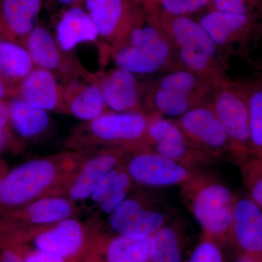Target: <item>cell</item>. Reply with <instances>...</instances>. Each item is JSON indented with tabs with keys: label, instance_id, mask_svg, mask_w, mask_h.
Masks as SVG:
<instances>
[{
	"label": "cell",
	"instance_id": "cell-1",
	"mask_svg": "<svg viewBox=\"0 0 262 262\" xmlns=\"http://www.w3.org/2000/svg\"><path fill=\"white\" fill-rule=\"evenodd\" d=\"M142 7L146 21L166 36L183 68L214 84L228 80L220 58L222 51L198 20L169 14L149 3Z\"/></svg>",
	"mask_w": 262,
	"mask_h": 262
},
{
	"label": "cell",
	"instance_id": "cell-2",
	"mask_svg": "<svg viewBox=\"0 0 262 262\" xmlns=\"http://www.w3.org/2000/svg\"><path fill=\"white\" fill-rule=\"evenodd\" d=\"M83 158L64 152L29 160L10 172L0 185V201L7 206L27 204L67 192Z\"/></svg>",
	"mask_w": 262,
	"mask_h": 262
},
{
	"label": "cell",
	"instance_id": "cell-3",
	"mask_svg": "<svg viewBox=\"0 0 262 262\" xmlns=\"http://www.w3.org/2000/svg\"><path fill=\"white\" fill-rule=\"evenodd\" d=\"M179 198L201 226L203 234L229 245L236 194L215 174L199 170L179 186Z\"/></svg>",
	"mask_w": 262,
	"mask_h": 262
},
{
	"label": "cell",
	"instance_id": "cell-4",
	"mask_svg": "<svg viewBox=\"0 0 262 262\" xmlns=\"http://www.w3.org/2000/svg\"><path fill=\"white\" fill-rule=\"evenodd\" d=\"M215 84L186 69L163 76L149 98L151 116L176 120L189 110L211 101Z\"/></svg>",
	"mask_w": 262,
	"mask_h": 262
},
{
	"label": "cell",
	"instance_id": "cell-5",
	"mask_svg": "<svg viewBox=\"0 0 262 262\" xmlns=\"http://www.w3.org/2000/svg\"><path fill=\"white\" fill-rule=\"evenodd\" d=\"M151 117L146 112L108 111L81 125L70 141L74 148L103 145L107 149H138Z\"/></svg>",
	"mask_w": 262,
	"mask_h": 262
},
{
	"label": "cell",
	"instance_id": "cell-6",
	"mask_svg": "<svg viewBox=\"0 0 262 262\" xmlns=\"http://www.w3.org/2000/svg\"><path fill=\"white\" fill-rule=\"evenodd\" d=\"M211 103L228 136L230 161L239 167L253 157L247 82L227 80L215 84Z\"/></svg>",
	"mask_w": 262,
	"mask_h": 262
},
{
	"label": "cell",
	"instance_id": "cell-7",
	"mask_svg": "<svg viewBox=\"0 0 262 262\" xmlns=\"http://www.w3.org/2000/svg\"><path fill=\"white\" fill-rule=\"evenodd\" d=\"M146 24L134 29L110 51L117 68L135 75H151L171 61L174 53L171 43L160 29Z\"/></svg>",
	"mask_w": 262,
	"mask_h": 262
},
{
	"label": "cell",
	"instance_id": "cell-8",
	"mask_svg": "<svg viewBox=\"0 0 262 262\" xmlns=\"http://www.w3.org/2000/svg\"><path fill=\"white\" fill-rule=\"evenodd\" d=\"M138 149H149L194 170H206L216 163L196 149L172 119L152 116Z\"/></svg>",
	"mask_w": 262,
	"mask_h": 262
},
{
	"label": "cell",
	"instance_id": "cell-9",
	"mask_svg": "<svg viewBox=\"0 0 262 262\" xmlns=\"http://www.w3.org/2000/svg\"><path fill=\"white\" fill-rule=\"evenodd\" d=\"M84 4L110 51L146 21L143 7L133 0H84Z\"/></svg>",
	"mask_w": 262,
	"mask_h": 262
},
{
	"label": "cell",
	"instance_id": "cell-10",
	"mask_svg": "<svg viewBox=\"0 0 262 262\" xmlns=\"http://www.w3.org/2000/svg\"><path fill=\"white\" fill-rule=\"evenodd\" d=\"M174 121L196 149L215 162L230 161L228 136L211 101L189 110Z\"/></svg>",
	"mask_w": 262,
	"mask_h": 262
},
{
	"label": "cell",
	"instance_id": "cell-11",
	"mask_svg": "<svg viewBox=\"0 0 262 262\" xmlns=\"http://www.w3.org/2000/svg\"><path fill=\"white\" fill-rule=\"evenodd\" d=\"M123 163L134 182L146 187L180 186L199 171L149 149L130 150Z\"/></svg>",
	"mask_w": 262,
	"mask_h": 262
},
{
	"label": "cell",
	"instance_id": "cell-12",
	"mask_svg": "<svg viewBox=\"0 0 262 262\" xmlns=\"http://www.w3.org/2000/svg\"><path fill=\"white\" fill-rule=\"evenodd\" d=\"M173 215L165 206L127 198L110 213L108 225L115 234L131 238L151 237Z\"/></svg>",
	"mask_w": 262,
	"mask_h": 262
},
{
	"label": "cell",
	"instance_id": "cell-13",
	"mask_svg": "<svg viewBox=\"0 0 262 262\" xmlns=\"http://www.w3.org/2000/svg\"><path fill=\"white\" fill-rule=\"evenodd\" d=\"M34 250L75 261L85 246L87 234L75 218H67L34 232Z\"/></svg>",
	"mask_w": 262,
	"mask_h": 262
},
{
	"label": "cell",
	"instance_id": "cell-14",
	"mask_svg": "<svg viewBox=\"0 0 262 262\" xmlns=\"http://www.w3.org/2000/svg\"><path fill=\"white\" fill-rule=\"evenodd\" d=\"M258 15L230 14L208 10L196 20L222 51L242 46L249 40L258 29Z\"/></svg>",
	"mask_w": 262,
	"mask_h": 262
},
{
	"label": "cell",
	"instance_id": "cell-15",
	"mask_svg": "<svg viewBox=\"0 0 262 262\" xmlns=\"http://www.w3.org/2000/svg\"><path fill=\"white\" fill-rule=\"evenodd\" d=\"M130 150L125 147L104 149L83 159L67 188L68 198L75 203L90 198L100 181L122 163Z\"/></svg>",
	"mask_w": 262,
	"mask_h": 262
},
{
	"label": "cell",
	"instance_id": "cell-16",
	"mask_svg": "<svg viewBox=\"0 0 262 262\" xmlns=\"http://www.w3.org/2000/svg\"><path fill=\"white\" fill-rule=\"evenodd\" d=\"M229 245L237 253H262V209L247 195H237Z\"/></svg>",
	"mask_w": 262,
	"mask_h": 262
},
{
	"label": "cell",
	"instance_id": "cell-17",
	"mask_svg": "<svg viewBox=\"0 0 262 262\" xmlns=\"http://www.w3.org/2000/svg\"><path fill=\"white\" fill-rule=\"evenodd\" d=\"M22 46L28 52L34 67L55 73H61L67 80L73 78L78 69L65 56L64 52L48 29L37 25L25 37Z\"/></svg>",
	"mask_w": 262,
	"mask_h": 262
},
{
	"label": "cell",
	"instance_id": "cell-18",
	"mask_svg": "<svg viewBox=\"0 0 262 262\" xmlns=\"http://www.w3.org/2000/svg\"><path fill=\"white\" fill-rule=\"evenodd\" d=\"M91 80L101 89L105 101L112 111L146 112L141 106L140 88L134 74L116 67Z\"/></svg>",
	"mask_w": 262,
	"mask_h": 262
},
{
	"label": "cell",
	"instance_id": "cell-19",
	"mask_svg": "<svg viewBox=\"0 0 262 262\" xmlns=\"http://www.w3.org/2000/svg\"><path fill=\"white\" fill-rule=\"evenodd\" d=\"M14 96L47 112H65L61 87L55 74L48 70L34 67L19 84Z\"/></svg>",
	"mask_w": 262,
	"mask_h": 262
},
{
	"label": "cell",
	"instance_id": "cell-20",
	"mask_svg": "<svg viewBox=\"0 0 262 262\" xmlns=\"http://www.w3.org/2000/svg\"><path fill=\"white\" fill-rule=\"evenodd\" d=\"M61 90L65 112L76 118L91 121L110 110L101 89L92 80L82 82L74 77L66 81Z\"/></svg>",
	"mask_w": 262,
	"mask_h": 262
},
{
	"label": "cell",
	"instance_id": "cell-21",
	"mask_svg": "<svg viewBox=\"0 0 262 262\" xmlns=\"http://www.w3.org/2000/svg\"><path fill=\"white\" fill-rule=\"evenodd\" d=\"M42 0H0V36L21 45L36 27Z\"/></svg>",
	"mask_w": 262,
	"mask_h": 262
},
{
	"label": "cell",
	"instance_id": "cell-22",
	"mask_svg": "<svg viewBox=\"0 0 262 262\" xmlns=\"http://www.w3.org/2000/svg\"><path fill=\"white\" fill-rule=\"evenodd\" d=\"M98 38L96 25L81 6L67 8L58 18L56 40L64 53H70L81 43L96 42Z\"/></svg>",
	"mask_w": 262,
	"mask_h": 262
},
{
	"label": "cell",
	"instance_id": "cell-23",
	"mask_svg": "<svg viewBox=\"0 0 262 262\" xmlns=\"http://www.w3.org/2000/svg\"><path fill=\"white\" fill-rule=\"evenodd\" d=\"M186 244L184 222L173 216L151 236L149 262H184Z\"/></svg>",
	"mask_w": 262,
	"mask_h": 262
},
{
	"label": "cell",
	"instance_id": "cell-24",
	"mask_svg": "<svg viewBox=\"0 0 262 262\" xmlns=\"http://www.w3.org/2000/svg\"><path fill=\"white\" fill-rule=\"evenodd\" d=\"M151 241L115 234L99 243V258L88 262H149Z\"/></svg>",
	"mask_w": 262,
	"mask_h": 262
},
{
	"label": "cell",
	"instance_id": "cell-25",
	"mask_svg": "<svg viewBox=\"0 0 262 262\" xmlns=\"http://www.w3.org/2000/svg\"><path fill=\"white\" fill-rule=\"evenodd\" d=\"M134 184L122 161L100 181L90 198L103 213L110 214L126 199Z\"/></svg>",
	"mask_w": 262,
	"mask_h": 262
},
{
	"label": "cell",
	"instance_id": "cell-26",
	"mask_svg": "<svg viewBox=\"0 0 262 262\" xmlns=\"http://www.w3.org/2000/svg\"><path fill=\"white\" fill-rule=\"evenodd\" d=\"M34 68L32 58L22 45L0 36V77L9 88L12 96Z\"/></svg>",
	"mask_w": 262,
	"mask_h": 262
},
{
	"label": "cell",
	"instance_id": "cell-27",
	"mask_svg": "<svg viewBox=\"0 0 262 262\" xmlns=\"http://www.w3.org/2000/svg\"><path fill=\"white\" fill-rule=\"evenodd\" d=\"M8 99L9 121L19 136L32 139L47 130L50 125L47 111L34 107L18 96H10Z\"/></svg>",
	"mask_w": 262,
	"mask_h": 262
},
{
	"label": "cell",
	"instance_id": "cell-28",
	"mask_svg": "<svg viewBox=\"0 0 262 262\" xmlns=\"http://www.w3.org/2000/svg\"><path fill=\"white\" fill-rule=\"evenodd\" d=\"M247 86L251 155L262 158V78Z\"/></svg>",
	"mask_w": 262,
	"mask_h": 262
},
{
	"label": "cell",
	"instance_id": "cell-29",
	"mask_svg": "<svg viewBox=\"0 0 262 262\" xmlns=\"http://www.w3.org/2000/svg\"><path fill=\"white\" fill-rule=\"evenodd\" d=\"M239 168L246 195L262 209V158L252 157Z\"/></svg>",
	"mask_w": 262,
	"mask_h": 262
},
{
	"label": "cell",
	"instance_id": "cell-30",
	"mask_svg": "<svg viewBox=\"0 0 262 262\" xmlns=\"http://www.w3.org/2000/svg\"><path fill=\"white\" fill-rule=\"evenodd\" d=\"M206 9L230 14L260 16L262 0H207Z\"/></svg>",
	"mask_w": 262,
	"mask_h": 262
},
{
	"label": "cell",
	"instance_id": "cell-31",
	"mask_svg": "<svg viewBox=\"0 0 262 262\" xmlns=\"http://www.w3.org/2000/svg\"><path fill=\"white\" fill-rule=\"evenodd\" d=\"M169 14L190 16L206 9L207 0H145Z\"/></svg>",
	"mask_w": 262,
	"mask_h": 262
},
{
	"label": "cell",
	"instance_id": "cell-32",
	"mask_svg": "<svg viewBox=\"0 0 262 262\" xmlns=\"http://www.w3.org/2000/svg\"><path fill=\"white\" fill-rule=\"evenodd\" d=\"M222 246L218 241L203 234L187 262H226Z\"/></svg>",
	"mask_w": 262,
	"mask_h": 262
},
{
	"label": "cell",
	"instance_id": "cell-33",
	"mask_svg": "<svg viewBox=\"0 0 262 262\" xmlns=\"http://www.w3.org/2000/svg\"><path fill=\"white\" fill-rule=\"evenodd\" d=\"M24 262H72L66 260L64 258L58 257V256H53V255L48 254V253L41 252V251H32L27 255L24 258Z\"/></svg>",
	"mask_w": 262,
	"mask_h": 262
},
{
	"label": "cell",
	"instance_id": "cell-34",
	"mask_svg": "<svg viewBox=\"0 0 262 262\" xmlns=\"http://www.w3.org/2000/svg\"><path fill=\"white\" fill-rule=\"evenodd\" d=\"M236 262H262V253H237Z\"/></svg>",
	"mask_w": 262,
	"mask_h": 262
},
{
	"label": "cell",
	"instance_id": "cell-35",
	"mask_svg": "<svg viewBox=\"0 0 262 262\" xmlns=\"http://www.w3.org/2000/svg\"><path fill=\"white\" fill-rule=\"evenodd\" d=\"M1 262H24V259L17 251L8 249L3 253Z\"/></svg>",
	"mask_w": 262,
	"mask_h": 262
},
{
	"label": "cell",
	"instance_id": "cell-36",
	"mask_svg": "<svg viewBox=\"0 0 262 262\" xmlns=\"http://www.w3.org/2000/svg\"><path fill=\"white\" fill-rule=\"evenodd\" d=\"M9 121L8 105L5 100H0V128L6 127Z\"/></svg>",
	"mask_w": 262,
	"mask_h": 262
},
{
	"label": "cell",
	"instance_id": "cell-37",
	"mask_svg": "<svg viewBox=\"0 0 262 262\" xmlns=\"http://www.w3.org/2000/svg\"><path fill=\"white\" fill-rule=\"evenodd\" d=\"M12 96L9 88L5 83V81L0 77V100H5Z\"/></svg>",
	"mask_w": 262,
	"mask_h": 262
},
{
	"label": "cell",
	"instance_id": "cell-38",
	"mask_svg": "<svg viewBox=\"0 0 262 262\" xmlns=\"http://www.w3.org/2000/svg\"><path fill=\"white\" fill-rule=\"evenodd\" d=\"M8 139H9V135L6 127L0 128V151L6 146Z\"/></svg>",
	"mask_w": 262,
	"mask_h": 262
},
{
	"label": "cell",
	"instance_id": "cell-39",
	"mask_svg": "<svg viewBox=\"0 0 262 262\" xmlns=\"http://www.w3.org/2000/svg\"><path fill=\"white\" fill-rule=\"evenodd\" d=\"M60 4L71 8V7L81 6L84 4V0H56Z\"/></svg>",
	"mask_w": 262,
	"mask_h": 262
},
{
	"label": "cell",
	"instance_id": "cell-40",
	"mask_svg": "<svg viewBox=\"0 0 262 262\" xmlns=\"http://www.w3.org/2000/svg\"><path fill=\"white\" fill-rule=\"evenodd\" d=\"M133 1H134V3H136V4L141 5V6L142 7L143 5H144V2H145V0H133Z\"/></svg>",
	"mask_w": 262,
	"mask_h": 262
},
{
	"label": "cell",
	"instance_id": "cell-41",
	"mask_svg": "<svg viewBox=\"0 0 262 262\" xmlns=\"http://www.w3.org/2000/svg\"><path fill=\"white\" fill-rule=\"evenodd\" d=\"M2 182H3V180H2L1 178H0V185H1Z\"/></svg>",
	"mask_w": 262,
	"mask_h": 262
}]
</instances>
